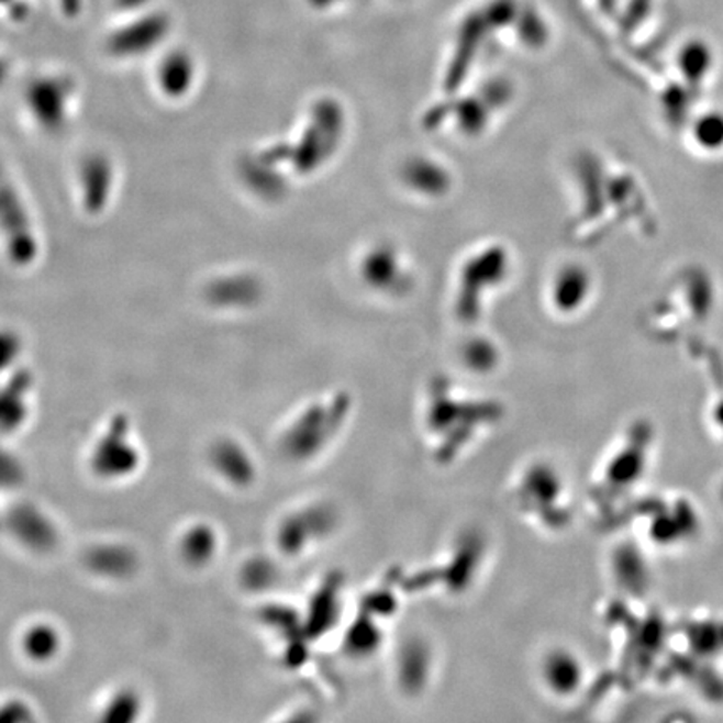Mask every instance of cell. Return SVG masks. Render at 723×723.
<instances>
[{"label":"cell","mask_w":723,"mask_h":723,"mask_svg":"<svg viewBox=\"0 0 723 723\" xmlns=\"http://www.w3.org/2000/svg\"><path fill=\"white\" fill-rule=\"evenodd\" d=\"M94 469L101 475L118 478L136 467L137 453L126 437V427L123 422L110 429V432L99 441L94 454Z\"/></svg>","instance_id":"cell-1"},{"label":"cell","mask_w":723,"mask_h":723,"mask_svg":"<svg viewBox=\"0 0 723 723\" xmlns=\"http://www.w3.org/2000/svg\"><path fill=\"white\" fill-rule=\"evenodd\" d=\"M22 646H24L27 657L44 661L56 655L57 648H59V636H57L56 630L51 629V626H32L25 632Z\"/></svg>","instance_id":"cell-2"},{"label":"cell","mask_w":723,"mask_h":723,"mask_svg":"<svg viewBox=\"0 0 723 723\" xmlns=\"http://www.w3.org/2000/svg\"><path fill=\"white\" fill-rule=\"evenodd\" d=\"M181 552L190 563L208 561L214 553L213 533L204 526L194 527L185 536Z\"/></svg>","instance_id":"cell-3"},{"label":"cell","mask_w":723,"mask_h":723,"mask_svg":"<svg viewBox=\"0 0 723 723\" xmlns=\"http://www.w3.org/2000/svg\"><path fill=\"white\" fill-rule=\"evenodd\" d=\"M243 456L245 454L240 453L238 447L233 446V444H222L214 451L213 459L226 478L240 481V479H245L248 476V466H246V459Z\"/></svg>","instance_id":"cell-4"},{"label":"cell","mask_w":723,"mask_h":723,"mask_svg":"<svg viewBox=\"0 0 723 723\" xmlns=\"http://www.w3.org/2000/svg\"><path fill=\"white\" fill-rule=\"evenodd\" d=\"M136 699L131 696H118L116 700L105 709L108 720H131L136 713Z\"/></svg>","instance_id":"cell-5"}]
</instances>
